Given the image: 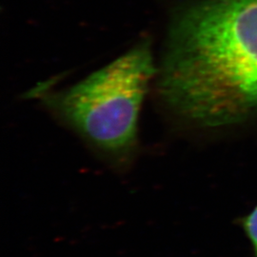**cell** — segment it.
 Returning <instances> with one entry per match:
<instances>
[{
	"label": "cell",
	"mask_w": 257,
	"mask_h": 257,
	"mask_svg": "<svg viewBox=\"0 0 257 257\" xmlns=\"http://www.w3.org/2000/svg\"><path fill=\"white\" fill-rule=\"evenodd\" d=\"M157 74L150 37L81 81L62 90L46 83L30 95L114 170H127L138 151V119Z\"/></svg>",
	"instance_id": "2"
},
{
	"label": "cell",
	"mask_w": 257,
	"mask_h": 257,
	"mask_svg": "<svg viewBox=\"0 0 257 257\" xmlns=\"http://www.w3.org/2000/svg\"><path fill=\"white\" fill-rule=\"evenodd\" d=\"M244 225L248 237L253 244V248L257 256V207L247 216Z\"/></svg>",
	"instance_id": "3"
},
{
	"label": "cell",
	"mask_w": 257,
	"mask_h": 257,
	"mask_svg": "<svg viewBox=\"0 0 257 257\" xmlns=\"http://www.w3.org/2000/svg\"><path fill=\"white\" fill-rule=\"evenodd\" d=\"M156 93L175 119L195 128L257 114V0H200L175 7Z\"/></svg>",
	"instance_id": "1"
}]
</instances>
